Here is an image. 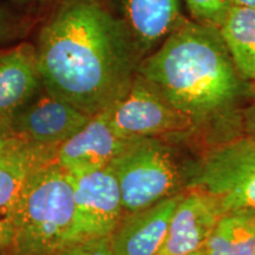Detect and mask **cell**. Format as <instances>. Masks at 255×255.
Instances as JSON below:
<instances>
[{
    "mask_svg": "<svg viewBox=\"0 0 255 255\" xmlns=\"http://www.w3.org/2000/svg\"><path fill=\"white\" fill-rule=\"evenodd\" d=\"M34 47L44 89L91 117L127 94L142 60L127 24L102 0H62Z\"/></svg>",
    "mask_w": 255,
    "mask_h": 255,
    "instance_id": "1",
    "label": "cell"
},
{
    "mask_svg": "<svg viewBox=\"0 0 255 255\" xmlns=\"http://www.w3.org/2000/svg\"><path fill=\"white\" fill-rule=\"evenodd\" d=\"M141 75L193 124L205 146L240 133L255 88L238 71L220 28L182 21L139 63Z\"/></svg>",
    "mask_w": 255,
    "mask_h": 255,
    "instance_id": "2",
    "label": "cell"
},
{
    "mask_svg": "<svg viewBox=\"0 0 255 255\" xmlns=\"http://www.w3.org/2000/svg\"><path fill=\"white\" fill-rule=\"evenodd\" d=\"M191 141L164 137L130 139L108 168L113 171L124 213H132L190 188L197 157L184 149Z\"/></svg>",
    "mask_w": 255,
    "mask_h": 255,
    "instance_id": "3",
    "label": "cell"
},
{
    "mask_svg": "<svg viewBox=\"0 0 255 255\" xmlns=\"http://www.w3.org/2000/svg\"><path fill=\"white\" fill-rule=\"evenodd\" d=\"M75 219L70 175L56 161L37 169L18 201L12 255H52L65 244Z\"/></svg>",
    "mask_w": 255,
    "mask_h": 255,
    "instance_id": "4",
    "label": "cell"
},
{
    "mask_svg": "<svg viewBox=\"0 0 255 255\" xmlns=\"http://www.w3.org/2000/svg\"><path fill=\"white\" fill-rule=\"evenodd\" d=\"M190 188L210 194L222 213H255V138L238 133L205 146L197 157Z\"/></svg>",
    "mask_w": 255,
    "mask_h": 255,
    "instance_id": "5",
    "label": "cell"
},
{
    "mask_svg": "<svg viewBox=\"0 0 255 255\" xmlns=\"http://www.w3.org/2000/svg\"><path fill=\"white\" fill-rule=\"evenodd\" d=\"M107 113L115 132L124 139L164 137L197 142L190 121L138 73L127 94Z\"/></svg>",
    "mask_w": 255,
    "mask_h": 255,
    "instance_id": "6",
    "label": "cell"
},
{
    "mask_svg": "<svg viewBox=\"0 0 255 255\" xmlns=\"http://www.w3.org/2000/svg\"><path fill=\"white\" fill-rule=\"evenodd\" d=\"M70 178L75 194V219L65 244L110 237L124 215L119 183L113 171L107 167L77 176L70 175Z\"/></svg>",
    "mask_w": 255,
    "mask_h": 255,
    "instance_id": "7",
    "label": "cell"
},
{
    "mask_svg": "<svg viewBox=\"0 0 255 255\" xmlns=\"http://www.w3.org/2000/svg\"><path fill=\"white\" fill-rule=\"evenodd\" d=\"M91 116L51 95L45 89L15 115L9 130L32 145L59 149V146L87 126Z\"/></svg>",
    "mask_w": 255,
    "mask_h": 255,
    "instance_id": "8",
    "label": "cell"
},
{
    "mask_svg": "<svg viewBox=\"0 0 255 255\" xmlns=\"http://www.w3.org/2000/svg\"><path fill=\"white\" fill-rule=\"evenodd\" d=\"M222 214L218 201L207 191L200 188L183 191L157 255L190 254L203 250Z\"/></svg>",
    "mask_w": 255,
    "mask_h": 255,
    "instance_id": "9",
    "label": "cell"
},
{
    "mask_svg": "<svg viewBox=\"0 0 255 255\" xmlns=\"http://www.w3.org/2000/svg\"><path fill=\"white\" fill-rule=\"evenodd\" d=\"M129 141L115 132L104 110L59 146L56 163L73 176L100 170L107 168Z\"/></svg>",
    "mask_w": 255,
    "mask_h": 255,
    "instance_id": "10",
    "label": "cell"
},
{
    "mask_svg": "<svg viewBox=\"0 0 255 255\" xmlns=\"http://www.w3.org/2000/svg\"><path fill=\"white\" fill-rule=\"evenodd\" d=\"M43 88L34 44L0 49V127L9 130L15 115Z\"/></svg>",
    "mask_w": 255,
    "mask_h": 255,
    "instance_id": "11",
    "label": "cell"
},
{
    "mask_svg": "<svg viewBox=\"0 0 255 255\" xmlns=\"http://www.w3.org/2000/svg\"><path fill=\"white\" fill-rule=\"evenodd\" d=\"M182 193L123 218L110 235L115 255H157Z\"/></svg>",
    "mask_w": 255,
    "mask_h": 255,
    "instance_id": "12",
    "label": "cell"
},
{
    "mask_svg": "<svg viewBox=\"0 0 255 255\" xmlns=\"http://www.w3.org/2000/svg\"><path fill=\"white\" fill-rule=\"evenodd\" d=\"M58 149L31 145L17 157L0 165V248L12 255L13 222L18 201L32 174L56 161Z\"/></svg>",
    "mask_w": 255,
    "mask_h": 255,
    "instance_id": "13",
    "label": "cell"
},
{
    "mask_svg": "<svg viewBox=\"0 0 255 255\" xmlns=\"http://www.w3.org/2000/svg\"><path fill=\"white\" fill-rule=\"evenodd\" d=\"M123 20L131 32L142 59L182 21L178 0H121Z\"/></svg>",
    "mask_w": 255,
    "mask_h": 255,
    "instance_id": "14",
    "label": "cell"
},
{
    "mask_svg": "<svg viewBox=\"0 0 255 255\" xmlns=\"http://www.w3.org/2000/svg\"><path fill=\"white\" fill-rule=\"evenodd\" d=\"M220 33L238 71L255 88V9L233 6Z\"/></svg>",
    "mask_w": 255,
    "mask_h": 255,
    "instance_id": "15",
    "label": "cell"
},
{
    "mask_svg": "<svg viewBox=\"0 0 255 255\" xmlns=\"http://www.w3.org/2000/svg\"><path fill=\"white\" fill-rule=\"evenodd\" d=\"M255 213L226 212L220 216L203 251L206 255H253Z\"/></svg>",
    "mask_w": 255,
    "mask_h": 255,
    "instance_id": "16",
    "label": "cell"
},
{
    "mask_svg": "<svg viewBox=\"0 0 255 255\" xmlns=\"http://www.w3.org/2000/svg\"><path fill=\"white\" fill-rule=\"evenodd\" d=\"M197 23L220 28L231 13L232 0H186Z\"/></svg>",
    "mask_w": 255,
    "mask_h": 255,
    "instance_id": "17",
    "label": "cell"
},
{
    "mask_svg": "<svg viewBox=\"0 0 255 255\" xmlns=\"http://www.w3.org/2000/svg\"><path fill=\"white\" fill-rule=\"evenodd\" d=\"M52 255H115L110 237L84 239L69 242Z\"/></svg>",
    "mask_w": 255,
    "mask_h": 255,
    "instance_id": "18",
    "label": "cell"
},
{
    "mask_svg": "<svg viewBox=\"0 0 255 255\" xmlns=\"http://www.w3.org/2000/svg\"><path fill=\"white\" fill-rule=\"evenodd\" d=\"M24 24L20 17L8 8L0 6V46L17 39L23 33Z\"/></svg>",
    "mask_w": 255,
    "mask_h": 255,
    "instance_id": "19",
    "label": "cell"
},
{
    "mask_svg": "<svg viewBox=\"0 0 255 255\" xmlns=\"http://www.w3.org/2000/svg\"><path fill=\"white\" fill-rule=\"evenodd\" d=\"M31 145L15 137L9 130L0 127V165L17 157Z\"/></svg>",
    "mask_w": 255,
    "mask_h": 255,
    "instance_id": "20",
    "label": "cell"
},
{
    "mask_svg": "<svg viewBox=\"0 0 255 255\" xmlns=\"http://www.w3.org/2000/svg\"><path fill=\"white\" fill-rule=\"evenodd\" d=\"M240 133L255 138V98L248 103L241 113Z\"/></svg>",
    "mask_w": 255,
    "mask_h": 255,
    "instance_id": "21",
    "label": "cell"
},
{
    "mask_svg": "<svg viewBox=\"0 0 255 255\" xmlns=\"http://www.w3.org/2000/svg\"><path fill=\"white\" fill-rule=\"evenodd\" d=\"M233 6H240V7H250L255 9V0H232Z\"/></svg>",
    "mask_w": 255,
    "mask_h": 255,
    "instance_id": "22",
    "label": "cell"
},
{
    "mask_svg": "<svg viewBox=\"0 0 255 255\" xmlns=\"http://www.w3.org/2000/svg\"><path fill=\"white\" fill-rule=\"evenodd\" d=\"M13 1H19V2H41V1H45V0H13Z\"/></svg>",
    "mask_w": 255,
    "mask_h": 255,
    "instance_id": "23",
    "label": "cell"
},
{
    "mask_svg": "<svg viewBox=\"0 0 255 255\" xmlns=\"http://www.w3.org/2000/svg\"><path fill=\"white\" fill-rule=\"evenodd\" d=\"M181 255H206V254H205V251L201 250L199 252H194V253H190V254H181Z\"/></svg>",
    "mask_w": 255,
    "mask_h": 255,
    "instance_id": "24",
    "label": "cell"
},
{
    "mask_svg": "<svg viewBox=\"0 0 255 255\" xmlns=\"http://www.w3.org/2000/svg\"><path fill=\"white\" fill-rule=\"evenodd\" d=\"M0 255H6V254L4 253V252H2V250H1V248H0Z\"/></svg>",
    "mask_w": 255,
    "mask_h": 255,
    "instance_id": "25",
    "label": "cell"
},
{
    "mask_svg": "<svg viewBox=\"0 0 255 255\" xmlns=\"http://www.w3.org/2000/svg\"><path fill=\"white\" fill-rule=\"evenodd\" d=\"M253 255H255V242H254V251H253Z\"/></svg>",
    "mask_w": 255,
    "mask_h": 255,
    "instance_id": "26",
    "label": "cell"
}]
</instances>
